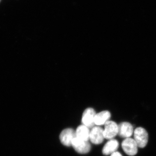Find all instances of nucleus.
Listing matches in <instances>:
<instances>
[{
	"label": "nucleus",
	"instance_id": "1",
	"mask_svg": "<svg viewBox=\"0 0 156 156\" xmlns=\"http://www.w3.org/2000/svg\"><path fill=\"white\" fill-rule=\"evenodd\" d=\"M134 136L138 147L142 148L146 146L148 141V134L144 128L142 127L136 128L134 132Z\"/></svg>",
	"mask_w": 156,
	"mask_h": 156
},
{
	"label": "nucleus",
	"instance_id": "2",
	"mask_svg": "<svg viewBox=\"0 0 156 156\" xmlns=\"http://www.w3.org/2000/svg\"><path fill=\"white\" fill-rule=\"evenodd\" d=\"M123 151L128 155L134 156L138 152V145L134 139L129 138H126L123 140L122 144Z\"/></svg>",
	"mask_w": 156,
	"mask_h": 156
},
{
	"label": "nucleus",
	"instance_id": "3",
	"mask_svg": "<svg viewBox=\"0 0 156 156\" xmlns=\"http://www.w3.org/2000/svg\"><path fill=\"white\" fill-rule=\"evenodd\" d=\"M119 133V125L115 122L108 121L105 125L104 134L105 138L111 140L113 139Z\"/></svg>",
	"mask_w": 156,
	"mask_h": 156
},
{
	"label": "nucleus",
	"instance_id": "4",
	"mask_svg": "<svg viewBox=\"0 0 156 156\" xmlns=\"http://www.w3.org/2000/svg\"><path fill=\"white\" fill-rule=\"evenodd\" d=\"M72 146L76 151L81 154L88 153L91 150V145L88 141H85L76 137L73 140Z\"/></svg>",
	"mask_w": 156,
	"mask_h": 156
},
{
	"label": "nucleus",
	"instance_id": "5",
	"mask_svg": "<svg viewBox=\"0 0 156 156\" xmlns=\"http://www.w3.org/2000/svg\"><path fill=\"white\" fill-rule=\"evenodd\" d=\"M105 138L104 129L99 127H93L90 131L89 140L92 143L99 144L103 142Z\"/></svg>",
	"mask_w": 156,
	"mask_h": 156
},
{
	"label": "nucleus",
	"instance_id": "6",
	"mask_svg": "<svg viewBox=\"0 0 156 156\" xmlns=\"http://www.w3.org/2000/svg\"><path fill=\"white\" fill-rule=\"evenodd\" d=\"M76 137V131L73 129L66 128L62 131L59 139L62 144L69 147L72 146L73 140Z\"/></svg>",
	"mask_w": 156,
	"mask_h": 156
},
{
	"label": "nucleus",
	"instance_id": "7",
	"mask_svg": "<svg viewBox=\"0 0 156 156\" xmlns=\"http://www.w3.org/2000/svg\"><path fill=\"white\" fill-rule=\"evenodd\" d=\"M96 113L94 109L89 108L85 110L82 116L83 125L89 128H93L95 125L94 119Z\"/></svg>",
	"mask_w": 156,
	"mask_h": 156
},
{
	"label": "nucleus",
	"instance_id": "8",
	"mask_svg": "<svg viewBox=\"0 0 156 156\" xmlns=\"http://www.w3.org/2000/svg\"><path fill=\"white\" fill-rule=\"evenodd\" d=\"M134 128L130 123L123 122L119 125V135L121 137L129 138L134 134Z\"/></svg>",
	"mask_w": 156,
	"mask_h": 156
},
{
	"label": "nucleus",
	"instance_id": "9",
	"mask_svg": "<svg viewBox=\"0 0 156 156\" xmlns=\"http://www.w3.org/2000/svg\"><path fill=\"white\" fill-rule=\"evenodd\" d=\"M119 147V143L116 140H109L102 149V153L105 155H108L116 151Z\"/></svg>",
	"mask_w": 156,
	"mask_h": 156
},
{
	"label": "nucleus",
	"instance_id": "10",
	"mask_svg": "<svg viewBox=\"0 0 156 156\" xmlns=\"http://www.w3.org/2000/svg\"><path fill=\"white\" fill-rule=\"evenodd\" d=\"M110 112L108 111H103L96 114L94 119L95 125L98 126L105 125L107 122H108L111 118Z\"/></svg>",
	"mask_w": 156,
	"mask_h": 156
},
{
	"label": "nucleus",
	"instance_id": "11",
	"mask_svg": "<svg viewBox=\"0 0 156 156\" xmlns=\"http://www.w3.org/2000/svg\"><path fill=\"white\" fill-rule=\"evenodd\" d=\"M90 131L89 128L84 125L79 126L76 131V137L85 141H88L89 139Z\"/></svg>",
	"mask_w": 156,
	"mask_h": 156
},
{
	"label": "nucleus",
	"instance_id": "12",
	"mask_svg": "<svg viewBox=\"0 0 156 156\" xmlns=\"http://www.w3.org/2000/svg\"><path fill=\"white\" fill-rule=\"evenodd\" d=\"M110 156H122V155L120 152L116 151L115 152L111 154Z\"/></svg>",
	"mask_w": 156,
	"mask_h": 156
},
{
	"label": "nucleus",
	"instance_id": "13",
	"mask_svg": "<svg viewBox=\"0 0 156 156\" xmlns=\"http://www.w3.org/2000/svg\"><path fill=\"white\" fill-rule=\"evenodd\" d=\"M1 0H0V2H1Z\"/></svg>",
	"mask_w": 156,
	"mask_h": 156
}]
</instances>
